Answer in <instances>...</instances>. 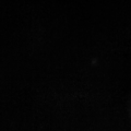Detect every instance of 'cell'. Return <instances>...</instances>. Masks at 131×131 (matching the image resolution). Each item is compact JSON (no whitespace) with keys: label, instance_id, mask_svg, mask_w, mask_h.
Masks as SVG:
<instances>
[]
</instances>
